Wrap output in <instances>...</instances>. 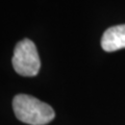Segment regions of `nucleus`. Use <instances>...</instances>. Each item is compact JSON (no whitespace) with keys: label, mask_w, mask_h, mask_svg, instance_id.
I'll return each instance as SVG.
<instances>
[{"label":"nucleus","mask_w":125,"mask_h":125,"mask_svg":"<svg viewBox=\"0 0 125 125\" xmlns=\"http://www.w3.org/2000/svg\"><path fill=\"white\" fill-rule=\"evenodd\" d=\"M15 71L21 76H36L40 71L41 61L34 43L29 39H24L15 47L11 58Z\"/></svg>","instance_id":"nucleus-2"},{"label":"nucleus","mask_w":125,"mask_h":125,"mask_svg":"<svg viewBox=\"0 0 125 125\" xmlns=\"http://www.w3.org/2000/svg\"><path fill=\"white\" fill-rule=\"evenodd\" d=\"M101 47L106 52L125 48V24L109 27L105 30L101 38Z\"/></svg>","instance_id":"nucleus-3"},{"label":"nucleus","mask_w":125,"mask_h":125,"mask_svg":"<svg viewBox=\"0 0 125 125\" xmlns=\"http://www.w3.org/2000/svg\"><path fill=\"white\" fill-rule=\"evenodd\" d=\"M13 108L18 120L29 125H46L55 117V113L49 104L25 94L15 96Z\"/></svg>","instance_id":"nucleus-1"}]
</instances>
